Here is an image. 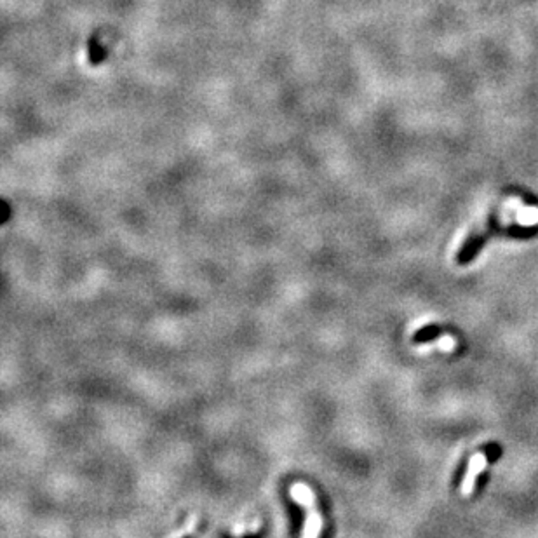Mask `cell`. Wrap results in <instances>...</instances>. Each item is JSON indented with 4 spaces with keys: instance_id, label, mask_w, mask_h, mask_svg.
Segmentation results:
<instances>
[{
    "instance_id": "1",
    "label": "cell",
    "mask_w": 538,
    "mask_h": 538,
    "mask_svg": "<svg viewBox=\"0 0 538 538\" xmlns=\"http://www.w3.org/2000/svg\"><path fill=\"white\" fill-rule=\"evenodd\" d=\"M484 465H486V455H484V453H477V455L472 456V460H470L469 463V472H467L465 479H463V486H462V493L465 495V497L474 491V488H476L477 474L484 469Z\"/></svg>"
},
{
    "instance_id": "2",
    "label": "cell",
    "mask_w": 538,
    "mask_h": 538,
    "mask_svg": "<svg viewBox=\"0 0 538 538\" xmlns=\"http://www.w3.org/2000/svg\"><path fill=\"white\" fill-rule=\"evenodd\" d=\"M439 345H441V349L444 350V352H451L453 349H455V338L453 336H442L441 340H439Z\"/></svg>"
}]
</instances>
